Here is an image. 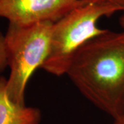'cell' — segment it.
<instances>
[{"mask_svg": "<svg viewBox=\"0 0 124 124\" xmlns=\"http://www.w3.org/2000/svg\"><path fill=\"white\" fill-rule=\"evenodd\" d=\"M120 11L113 6L95 4H84L71 10L53 23L48 56L41 68L57 77L66 75L77 51L106 31L98 26L99 20Z\"/></svg>", "mask_w": 124, "mask_h": 124, "instance_id": "obj_3", "label": "cell"}, {"mask_svg": "<svg viewBox=\"0 0 124 124\" xmlns=\"http://www.w3.org/2000/svg\"><path fill=\"white\" fill-rule=\"evenodd\" d=\"M6 81L0 77V124H39L41 110L12 101L6 92Z\"/></svg>", "mask_w": 124, "mask_h": 124, "instance_id": "obj_5", "label": "cell"}, {"mask_svg": "<svg viewBox=\"0 0 124 124\" xmlns=\"http://www.w3.org/2000/svg\"><path fill=\"white\" fill-rule=\"evenodd\" d=\"M113 119V124H124V108Z\"/></svg>", "mask_w": 124, "mask_h": 124, "instance_id": "obj_8", "label": "cell"}, {"mask_svg": "<svg viewBox=\"0 0 124 124\" xmlns=\"http://www.w3.org/2000/svg\"><path fill=\"white\" fill-rule=\"evenodd\" d=\"M66 75L87 100L115 117L124 108V31L106 30L88 41Z\"/></svg>", "mask_w": 124, "mask_h": 124, "instance_id": "obj_1", "label": "cell"}, {"mask_svg": "<svg viewBox=\"0 0 124 124\" xmlns=\"http://www.w3.org/2000/svg\"><path fill=\"white\" fill-rule=\"evenodd\" d=\"M119 24L121 28H123L124 29V15L121 16V17L119 18Z\"/></svg>", "mask_w": 124, "mask_h": 124, "instance_id": "obj_9", "label": "cell"}, {"mask_svg": "<svg viewBox=\"0 0 124 124\" xmlns=\"http://www.w3.org/2000/svg\"><path fill=\"white\" fill-rule=\"evenodd\" d=\"M53 23H9L4 35L10 68L6 92L9 99L17 104L25 105V90L30 78L48 56Z\"/></svg>", "mask_w": 124, "mask_h": 124, "instance_id": "obj_2", "label": "cell"}, {"mask_svg": "<svg viewBox=\"0 0 124 124\" xmlns=\"http://www.w3.org/2000/svg\"><path fill=\"white\" fill-rule=\"evenodd\" d=\"M8 66V56L5 46L4 35L0 32V74Z\"/></svg>", "mask_w": 124, "mask_h": 124, "instance_id": "obj_6", "label": "cell"}, {"mask_svg": "<svg viewBox=\"0 0 124 124\" xmlns=\"http://www.w3.org/2000/svg\"><path fill=\"white\" fill-rule=\"evenodd\" d=\"M85 4H95L100 5H110L117 7L124 11V0H80Z\"/></svg>", "mask_w": 124, "mask_h": 124, "instance_id": "obj_7", "label": "cell"}, {"mask_svg": "<svg viewBox=\"0 0 124 124\" xmlns=\"http://www.w3.org/2000/svg\"><path fill=\"white\" fill-rule=\"evenodd\" d=\"M84 4L80 0H0V17L15 25L55 23Z\"/></svg>", "mask_w": 124, "mask_h": 124, "instance_id": "obj_4", "label": "cell"}]
</instances>
